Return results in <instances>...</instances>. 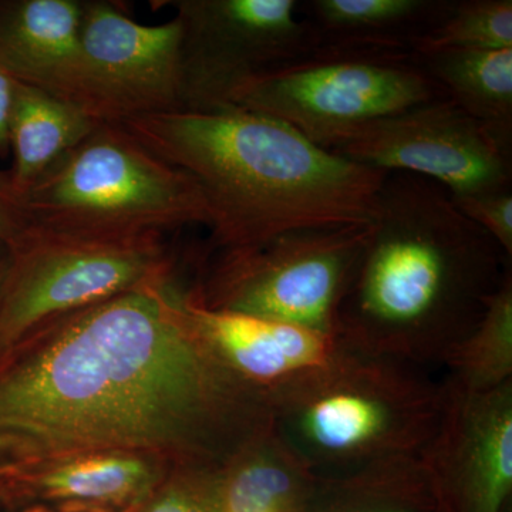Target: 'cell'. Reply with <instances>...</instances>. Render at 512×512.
I'll use <instances>...</instances> for the list:
<instances>
[{"label": "cell", "mask_w": 512, "mask_h": 512, "mask_svg": "<svg viewBox=\"0 0 512 512\" xmlns=\"http://www.w3.org/2000/svg\"><path fill=\"white\" fill-rule=\"evenodd\" d=\"M174 275L43 323L0 356V474L130 454L222 466L271 424Z\"/></svg>", "instance_id": "1"}, {"label": "cell", "mask_w": 512, "mask_h": 512, "mask_svg": "<svg viewBox=\"0 0 512 512\" xmlns=\"http://www.w3.org/2000/svg\"><path fill=\"white\" fill-rule=\"evenodd\" d=\"M510 261L446 188L389 173L335 333L369 355L444 369L511 274Z\"/></svg>", "instance_id": "2"}, {"label": "cell", "mask_w": 512, "mask_h": 512, "mask_svg": "<svg viewBox=\"0 0 512 512\" xmlns=\"http://www.w3.org/2000/svg\"><path fill=\"white\" fill-rule=\"evenodd\" d=\"M119 126L197 181L210 205L212 247L221 252L301 229L372 224L389 174L237 107L153 114Z\"/></svg>", "instance_id": "3"}, {"label": "cell", "mask_w": 512, "mask_h": 512, "mask_svg": "<svg viewBox=\"0 0 512 512\" xmlns=\"http://www.w3.org/2000/svg\"><path fill=\"white\" fill-rule=\"evenodd\" d=\"M447 404L423 367L345 349L328 367L269 400L275 433L316 476L420 456Z\"/></svg>", "instance_id": "4"}, {"label": "cell", "mask_w": 512, "mask_h": 512, "mask_svg": "<svg viewBox=\"0 0 512 512\" xmlns=\"http://www.w3.org/2000/svg\"><path fill=\"white\" fill-rule=\"evenodd\" d=\"M25 205L30 225L52 231L128 235L211 224L197 181L114 124H100L60 157Z\"/></svg>", "instance_id": "5"}, {"label": "cell", "mask_w": 512, "mask_h": 512, "mask_svg": "<svg viewBox=\"0 0 512 512\" xmlns=\"http://www.w3.org/2000/svg\"><path fill=\"white\" fill-rule=\"evenodd\" d=\"M443 96L413 53L319 49L238 84L224 107L282 121L326 148L357 127Z\"/></svg>", "instance_id": "6"}, {"label": "cell", "mask_w": 512, "mask_h": 512, "mask_svg": "<svg viewBox=\"0 0 512 512\" xmlns=\"http://www.w3.org/2000/svg\"><path fill=\"white\" fill-rule=\"evenodd\" d=\"M165 232L113 235L33 227L8 248L0 356L43 323L173 275Z\"/></svg>", "instance_id": "7"}, {"label": "cell", "mask_w": 512, "mask_h": 512, "mask_svg": "<svg viewBox=\"0 0 512 512\" xmlns=\"http://www.w3.org/2000/svg\"><path fill=\"white\" fill-rule=\"evenodd\" d=\"M372 224L301 229L255 247L222 251L210 272L190 289L192 298L214 311L335 333L340 303Z\"/></svg>", "instance_id": "8"}, {"label": "cell", "mask_w": 512, "mask_h": 512, "mask_svg": "<svg viewBox=\"0 0 512 512\" xmlns=\"http://www.w3.org/2000/svg\"><path fill=\"white\" fill-rule=\"evenodd\" d=\"M60 99L114 126L185 110L180 20L141 25L117 3L83 0L79 53Z\"/></svg>", "instance_id": "9"}, {"label": "cell", "mask_w": 512, "mask_h": 512, "mask_svg": "<svg viewBox=\"0 0 512 512\" xmlns=\"http://www.w3.org/2000/svg\"><path fill=\"white\" fill-rule=\"evenodd\" d=\"M511 136L443 96L357 127L326 150L373 170L426 178L450 195H467L511 188Z\"/></svg>", "instance_id": "10"}, {"label": "cell", "mask_w": 512, "mask_h": 512, "mask_svg": "<svg viewBox=\"0 0 512 512\" xmlns=\"http://www.w3.org/2000/svg\"><path fill=\"white\" fill-rule=\"evenodd\" d=\"M183 30L185 110L222 109L245 80L319 49L295 0H175Z\"/></svg>", "instance_id": "11"}, {"label": "cell", "mask_w": 512, "mask_h": 512, "mask_svg": "<svg viewBox=\"0 0 512 512\" xmlns=\"http://www.w3.org/2000/svg\"><path fill=\"white\" fill-rule=\"evenodd\" d=\"M444 382L443 420L420 454L440 512H510L512 383L470 394Z\"/></svg>", "instance_id": "12"}, {"label": "cell", "mask_w": 512, "mask_h": 512, "mask_svg": "<svg viewBox=\"0 0 512 512\" xmlns=\"http://www.w3.org/2000/svg\"><path fill=\"white\" fill-rule=\"evenodd\" d=\"M188 308L218 362L266 404L332 365L348 348L335 333L205 308L191 292Z\"/></svg>", "instance_id": "13"}, {"label": "cell", "mask_w": 512, "mask_h": 512, "mask_svg": "<svg viewBox=\"0 0 512 512\" xmlns=\"http://www.w3.org/2000/svg\"><path fill=\"white\" fill-rule=\"evenodd\" d=\"M83 0L0 2V62L19 82L60 97L79 53Z\"/></svg>", "instance_id": "14"}, {"label": "cell", "mask_w": 512, "mask_h": 512, "mask_svg": "<svg viewBox=\"0 0 512 512\" xmlns=\"http://www.w3.org/2000/svg\"><path fill=\"white\" fill-rule=\"evenodd\" d=\"M222 512H305L318 476L266 427L222 464Z\"/></svg>", "instance_id": "15"}, {"label": "cell", "mask_w": 512, "mask_h": 512, "mask_svg": "<svg viewBox=\"0 0 512 512\" xmlns=\"http://www.w3.org/2000/svg\"><path fill=\"white\" fill-rule=\"evenodd\" d=\"M319 49L413 53V43L450 8L433 0H313L308 3ZM318 49V50H319Z\"/></svg>", "instance_id": "16"}, {"label": "cell", "mask_w": 512, "mask_h": 512, "mask_svg": "<svg viewBox=\"0 0 512 512\" xmlns=\"http://www.w3.org/2000/svg\"><path fill=\"white\" fill-rule=\"evenodd\" d=\"M100 124L76 104L18 80L9 126V174L23 201L36 181Z\"/></svg>", "instance_id": "17"}, {"label": "cell", "mask_w": 512, "mask_h": 512, "mask_svg": "<svg viewBox=\"0 0 512 512\" xmlns=\"http://www.w3.org/2000/svg\"><path fill=\"white\" fill-rule=\"evenodd\" d=\"M305 512H440L420 456L318 476Z\"/></svg>", "instance_id": "18"}, {"label": "cell", "mask_w": 512, "mask_h": 512, "mask_svg": "<svg viewBox=\"0 0 512 512\" xmlns=\"http://www.w3.org/2000/svg\"><path fill=\"white\" fill-rule=\"evenodd\" d=\"M414 57L461 109L512 131V47L439 50Z\"/></svg>", "instance_id": "19"}, {"label": "cell", "mask_w": 512, "mask_h": 512, "mask_svg": "<svg viewBox=\"0 0 512 512\" xmlns=\"http://www.w3.org/2000/svg\"><path fill=\"white\" fill-rule=\"evenodd\" d=\"M446 380L458 392H493L512 383V275L448 360Z\"/></svg>", "instance_id": "20"}, {"label": "cell", "mask_w": 512, "mask_h": 512, "mask_svg": "<svg viewBox=\"0 0 512 512\" xmlns=\"http://www.w3.org/2000/svg\"><path fill=\"white\" fill-rule=\"evenodd\" d=\"M156 464L130 454H96L36 471L47 495L73 500L121 501L146 493L156 483Z\"/></svg>", "instance_id": "21"}, {"label": "cell", "mask_w": 512, "mask_h": 512, "mask_svg": "<svg viewBox=\"0 0 512 512\" xmlns=\"http://www.w3.org/2000/svg\"><path fill=\"white\" fill-rule=\"evenodd\" d=\"M511 0H463L413 43V55L451 49H511Z\"/></svg>", "instance_id": "22"}, {"label": "cell", "mask_w": 512, "mask_h": 512, "mask_svg": "<svg viewBox=\"0 0 512 512\" xmlns=\"http://www.w3.org/2000/svg\"><path fill=\"white\" fill-rule=\"evenodd\" d=\"M221 470L214 464L175 467L144 512H222Z\"/></svg>", "instance_id": "23"}, {"label": "cell", "mask_w": 512, "mask_h": 512, "mask_svg": "<svg viewBox=\"0 0 512 512\" xmlns=\"http://www.w3.org/2000/svg\"><path fill=\"white\" fill-rule=\"evenodd\" d=\"M457 210L478 228L483 229L505 255L512 256V191L477 192L451 195Z\"/></svg>", "instance_id": "24"}, {"label": "cell", "mask_w": 512, "mask_h": 512, "mask_svg": "<svg viewBox=\"0 0 512 512\" xmlns=\"http://www.w3.org/2000/svg\"><path fill=\"white\" fill-rule=\"evenodd\" d=\"M29 227L25 201L13 188L9 171H0V244L12 247Z\"/></svg>", "instance_id": "25"}, {"label": "cell", "mask_w": 512, "mask_h": 512, "mask_svg": "<svg viewBox=\"0 0 512 512\" xmlns=\"http://www.w3.org/2000/svg\"><path fill=\"white\" fill-rule=\"evenodd\" d=\"M16 84L18 80L6 69L5 64L0 62V158L8 157L10 153L9 126Z\"/></svg>", "instance_id": "26"}, {"label": "cell", "mask_w": 512, "mask_h": 512, "mask_svg": "<svg viewBox=\"0 0 512 512\" xmlns=\"http://www.w3.org/2000/svg\"><path fill=\"white\" fill-rule=\"evenodd\" d=\"M6 264H8V248L5 254L0 256V286H2L3 276H5Z\"/></svg>", "instance_id": "27"}, {"label": "cell", "mask_w": 512, "mask_h": 512, "mask_svg": "<svg viewBox=\"0 0 512 512\" xmlns=\"http://www.w3.org/2000/svg\"><path fill=\"white\" fill-rule=\"evenodd\" d=\"M510 512H512V510Z\"/></svg>", "instance_id": "28"}]
</instances>
